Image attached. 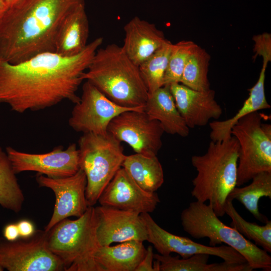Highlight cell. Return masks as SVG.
<instances>
[{"label": "cell", "mask_w": 271, "mask_h": 271, "mask_svg": "<svg viewBox=\"0 0 271 271\" xmlns=\"http://www.w3.org/2000/svg\"><path fill=\"white\" fill-rule=\"evenodd\" d=\"M255 42L254 51L256 55L261 56L262 59L271 60V35L265 33L255 35L253 38Z\"/></svg>", "instance_id": "31"}, {"label": "cell", "mask_w": 271, "mask_h": 271, "mask_svg": "<svg viewBox=\"0 0 271 271\" xmlns=\"http://www.w3.org/2000/svg\"><path fill=\"white\" fill-rule=\"evenodd\" d=\"M25 196L6 152L0 147V206L15 213L22 210Z\"/></svg>", "instance_id": "26"}, {"label": "cell", "mask_w": 271, "mask_h": 271, "mask_svg": "<svg viewBox=\"0 0 271 271\" xmlns=\"http://www.w3.org/2000/svg\"><path fill=\"white\" fill-rule=\"evenodd\" d=\"M0 262L9 271L65 270L63 262L49 248L45 230L13 241L0 237Z\"/></svg>", "instance_id": "9"}, {"label": "cell", "mask_w": 271, "mask_h": 271, "mask_svg": "<svg viewBox=\"0 0 271 271\" xmlns=\"http://www.w3.org/2000/svg\"><path fill=\"white\" fill-rule=\"evenodd\" d=\"M107 132L120 142L128 144L136 153L157 156L162 146L164 130L157 120L143 110L124 111L113 118Z\"/></svg>", "instance_id": "11"}, {"label": "cell", "mask_w": 271, "mask_h": 271, "mask_svg": "<svg viewBox=\"0 0 271 271\" xmlns=\"http://www.w3.org/2000/svg\"><path fill=\"white\" fill-rule=\"evenodd\" d=\"M209 255L196 254L187 258L155 253L154 259L159 263L160 271H251L247 262L238 263L223 261L208 263Z\"/></svg>", "instance_id": "24"}, {"label": "cell", "mask_w": 271, "mask_h": 271, "mask_svg": "<svg viewBox=\"0 0 271 271\" xmlns=\"http://www.w3.org/2000/svg\"><path fill=\"white\" fill-rule=\"evenodd\" d=\"M261 120V113L255 111L239 119L231 128L239 146L237 187L261 172H271V125Z\"/></svg>", "instance_id": "8"}, {"label": "cell", "mask_w": 271, "mask_h": 271, "mask_svg": "<svg viewBox=\"0 0 271 271\" xmlns=\"http://www.w3.org/2000/svg\"><path fill=\"white\" fill-rule=\"evenodd\" d=\"M78 143L79 168L86 177V198L88 206H94L126 155L121 142L108 132L83 133Z\"/></svg>", "instance_id": "7"}, {"label": "cell", "mask_w": 271, "mask_h": 271, "mask_svg": "<svg viewBox=\"0 0 271 271\" xmlns=\"http://www.w3.org/2000/svg\"><path fill=\"white\" fill-rule=\"evenodd\" d=\"M181 221L183 230L192 237L207 238L210 246L224 243L241 254L252 269L271 270L268 253L222 222L210 204L197 200L190 203L182 211Z\"/></svg>", "instance_id": "6"}, {"label": "cell", "mask_w": 271, "mask_h": 271, "mask_svg": "<svg viewBox=\"0 0 271 271\" xmlns=\"http://www.w3.org/2000/svg\"><path fill=\"white\" fill-rule=\"evenodd\" d=\"M85 0H18L0 23V59L16 64L55 52L57 33L66 18Z\"/></svg>", "instance_id": "2"}, {"label": "cell", "mask_w": 271, "mask_h": 271, "mask_svg": "<svg viewBox=\"0 0 271 271\" xmlns=\"http://www.w3.org/2000/svg\"><path fill=\"white\" fill-rule=\"evenodd\" d=\"M239 146L233 136L209 143L206 152L192 157L197 175L192 180V196L209 202L217 216L225 214L224 205L230 192L236 187Z\"/></svg>", "instance_id": "4"}, {"label": "cell", "mask_w": 271, "mask_h": 271, "mask_svg": "<svg viewBox=\"0 0 271 271\" xmlns=\"http://www.w3.org/2000/svg\"><path fill=\"white\" fill-rule=\"evenodd\" d=\"M268 62L263 60L262 67L256 83L249 89L248 98L242 107L231 118L224 120H214L209 123L210 138L212 141H222L231 137V128L237 121L251 113L270 108L264 90L265 71Z\"/></svg>", "instance_id": "22"}, {"label": "cell", "mask_w": 271, "mask_h": 271, "mask_svg": "<svg viewBox=\"0 0 271 271\" xmlns=\"http://www.w3.org/2000/svg\"><path fill=\"white\" fill-rule=\"evenodd\" d=\"M102 42V38H97L71 57L45 52L16 64L0 59V103L23 113L65 100L77 103L84 74Z\"/></svg>", "instance_id": "1"}, {"label": "cell", "mask_w": 271, "mask_h": 271, "mask_svg": "<svg viewBox=\"0 0 271 271\" xmlns=\"http://www.w3.org/2000/svg\"><path fill=\"white\" fill-rule=\"evenodd\" d=\"M198 45L192 41L173 44L164 77V85L180 83L186 63Z\"/></svg>", "instance_id": "30"}, {"label": "cell", "mask_w": 271, "mask_h": 271, "mask_svg": "<svg viewBox=\"0 0 271 271\" xmlns=\"http://www.w3.org/2000/svg\"><path fill=\"white\" fill-rule=\"evenodd\" d=\"M140 215L146 227L147 241L153 245L160 254L166 255L174 252L185 258L196 254H207L219 257L227 262H247L241 254L230 246L205 245L197 243L188 237L175 235L165 230L148 213Z\"/></svg>", "instance_id": "13"}, {"label": "cell", "mask_w": 271, "mask_h": 271, "mask_svg": "<svg viewBox=\"0 0 271 271\" xmlns=\"http://www.w3.org/2000/svg\"><path fill=\"white\" fill-rule=\"evenodd\" d=\"M153 247L149 245L146 249V252L142 260L139 263L135 271H154Z\"/></svg>", "instance_id": "32"}, {"label": "cell", "mask_w": 271, "mask_h": 271, "mask_svg": "<svg viewBox=\"0 0 271 271\" xmlns=\"http://www.w3.org/2000/svg\"><path fill=\"white\" fill-rule=\"evenodd\" d=\"M100 245L130 240L147 241L146 227L138 212L100 205L95 207Z\"/></svg>", "instance_id": "15"}, {"label": "cell", "mask_w": 271, "mask_h": 271, "mask_svg": "<svg viewBox=\"0 0 271 271\" xmlns=\"http://www.w3.org/2000/svg\"><path fill=\"white\" fill-rule=\"evenodd\" d=\"M144 111L160 123L164 132L182 137L189 135V128L176 106L170 85H164L148 94Z\"/></svg>", "instance_id": "19"}, {"label": "cell", "mask_w": 271, "mask_h": 271, "mask_svg": "<svg viewBox=\"0 0 271 271\" xmlns=\"http://www.w3.org/2000/svg\"><path fill=\"white\" fill-rule=\"evenodd\" d=\"M121 167L146 191L156 192L164 182L163 169L157 156L138 153L125 156Z\"/></svg>", "instance_id": "23"}, {"label": "cell", "mask_w": 271, "mask_h": 271, "mask_svg": "<svg viewBox=\"0 0 271 271\" xmlns=\"http://www.w3.org/2000/svg\"><path fill=\"white\" fill-rule=\"evenodd\" d=\"M5 270V268L4 267H3V266L2 265L1 262H0V271H3Z\"/></svg>", "instance_id": "37"}, {"label": "cell", "mask_w": 271, "mask_h": 271, "mask_svg": "<svg viewBox=\"0 0 271 271\" xmlns=\"http://www.w3.org/2000/svg\"><path fill=\"white\" fill-rule=\"evenodd\" d=\"M7 10L8 8L7 7L3 0H0V23Z\"/></svg>", "instance_id": "35"}, {"label": "cell", "mask_w": 271, "mask_h": 271, "mask_svg": "<svg viewBox=\"0 0 271 271\" xmlns=\"http://www.w3.org/2000/svg\"><path fill=\"white\" fill-rule=\"evenodd\" d=\"M146 252L143 241L130 240L114 246L99 245L94 258L103 271H135Z\"/></svg>", "instance_id": "21"}, {"label": "cell", "mask_w": 271, "mask_h": 271, "mask_svg": "<svg viewBox=\"0 0 271 271\" xmlns=\"http://www.w3.org/2000/svg\"><path fill=\"white\" fill-rule=\"evenodd\" d=\"M18 0H3L8 9L13 6Z\"/></svg>", "instance_id": "36"}, {"label": "cell", "mask_w": 271, "mask_h": 271, "mask_svg": "<svg viewBox=\"0 0 271 271\" xmlns=\"http://www.w3.org/2000/svg\"><path fill=\"white\" fill-rule=\"evenodd\" d=\"M6 150L16 174L32 171L49 178H60L73 175L80 169L79 151L75 143L66 149L59 146L43 154L21 152L11 147Z\"/></svg>", "instance_id": "12"}, {"label": "cell", "mask_w": 271, "mask_h": 271, "mask_svg": "<svg viewBox=\"0 0 271 271\" xmlns=\"http://www.w3.org/2000/svg\"><path fill=\"white\" fill-rule=\"evenodd\" d=\"M83 78L121 106H145L147 88L139 66L128 57L122 46L111 44L98 48Z\"/></svg>", "instance_id": "3"}, {"label": "cell", "mask_w": 271, "mask_h": 271, "mask_svg": "<svg viewBox=\"0 0 271 271\" xmlns=\"http://www.w3.org/2000/svg\"><path fill=\"white\" fill-rule=\"evenodd\" d=\"M210 59L206 51L198 45L186 63L180 83L195 90L209 89L208 72Z\"/></svg>", "instance_id": "29"}, {"label": "cell", "mask_w": 271, "mask_h": 271, "mask_svg": "<svg viewBox=\"0 0 271 271\" xmlns=\"http://www.w3.org/2000/svg\"><path fill=\"white\" fill-rule=\"evenodd\" d=\"M20 238H28L33 236L36 230L35 225L30 220L22 219L17 222Z\"/></svg>", "instance_id": "33"}, {"label": "cell", "mask_w": 271, "mask_h": 271, "mask_svg": "<svg viewBox=\"0 0 271 271\" xmlns=\"http://www.w3.org/2000/svg\"><path fill=\"white\" fill-rule=\"evenodd\" d=\"M224 211L231 219L230 226L267 252H271V221L268 220L263 225L247 221L238 213L232 201L229 199L225 202Z\"/></svg>", "instance_id": "27"}, {"label": "cell", "mask_w": 271, "mask_h": 271, "mask_svg": "<svg viewBox=\"0 0 271 271\" xmlns=\"http://www.w3.org/2000/svg\"><path fill=\"white\" fill-rule=\"evenodd\" d=\"M170 89L176 106L189 128L205 126L211 119L217 120L222 115V108L215 99L213 90H195L180 83L170 84Z\"/></svg>", "instance_id": "17"}, {"label": "cell", "mask_w": 271, "mask_h": 271, "mask_svg": "<svg viewBox=\"0 0 271 271\" xmlns=\"http://www.w3.org/2000/svg\"><path fill=\"white\" fill-rule=\"evenodd\" d=\"M122 46L128 57L138 66L151 56L167 40L155 24L134 17L124 27Z\"/></svg>", "instance_id": "18"}, {"label": "cell", "mask_w": 271, "mask_h": 271, "mask_svg": "<svg viewBox=\"0 0 271 271\" xmlns=\"http://www.w3.org/2000/svg\"><path fill=\"white\" fill-rule=\"evenodd\" d=\"M94 206L75 220L64 219L47 232L50 250L63 262L65 271H103L94 253L100 245Z\"/></svg>", "instance_id": "5"}, {"label": "cell", "mask_w": 271, "mask_h": 271, "mask_svg": "<svg viewBox=\"0 0 271 271\" xmlns=\"http://www.w3.org/2000/svg\"><path fill=\"white\" fill-rule=\"evenodd\" d=\"M173 44L167 40L157 50L139 66L148 94L164 86V77Z\"/></svg>", "instance_id": "28"}, {"label": "cell", "mask_w": 271, "mask_h": 271, "mask_svg": "<svg viewBox=\"0 0 271 271\" xmlns=\"http://www.w3.org/2000/svg\"><path fill=\"white\" fill-rule=\"evenodd\" d=\"M36 180L40 187L51 189L55 196L53 214L45 231L64 219L80 217L89 207L85 196L86 177L81 169L74 175L64 178H51L37 174Z\"/></svg>", "instance_id": "14"}, {"label": "cell", "mask_w": 271, "mask_h": 271, "mask_svg": "<svg viewBox=\"0 0 271 271\" xmlns=\"http://www.w3.org/2000/svg\"><path fill=\"white\" fill-rule=\"evenodd\" d=\"M88 18L85 5L69 15L60 26L55 40V53L64 57L75 56L88 45Z\"/></svg>", "instance_id": "20"}, {"label": "cell", "mask_w": 271, "mask_h": 271, "mask_svg": "<svg viewBox=\"0 0 271 271\" xmlns=\"http://www.w3.org/2000/svg\"><path fill=\"white\" fill-rule=\"evenodd\" d=\"M248 185L235 187L229 194L227 199L237 200L256 219L266 223L267 218L259 211L258 202L262 197L271 198V172H262L255 176Z\"/></svg>", "instance_id": "25"}, {"label": "cell", "mask_w": 271, "mask_h": 271, "mask_svg": "<svg viewBox=\"0 0 271 271\" xmlns=\"http://www.w3.org/2000/svg\"><path fill=\"white\" fill-rule=\"evenodd\" d=\"M3 237L8 241H13L20 238L19 231L17 223L6 224L3 230Z\"/></svg>", "instance_id": "34"}, {"label": "cell", "mask_w": 271, "mask_h": 271, "mask_svg": "<svg viewBox=\"0 0 271 271\" xmlns=\"http://www.w3.org/2000/svg\"><path fill=\"white\" fill-rule=\"evenodd\" d=\"M100 205L142 213H151L160 200L156 192L141 188L121 167L98 199Z\"/></svg>", "instance_id": "16"}, {"label": "cell", "mask_w": 271, "mask_h": 271, "mask_svg": "<svg viewBox=\"0 0 271 271\" xmlns=\"http://www.w3.org/2000/svg\"><path fill=\"white\" fill-rule=\"evenodd\" d=\"M82 90L68 120L69 126L76 132L105 135L109 123L119 114L127 110H144V107L127 108L115 103L87 80Z\"/></svg>", "instance_id": "10"}]
</instances>
